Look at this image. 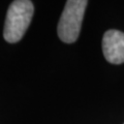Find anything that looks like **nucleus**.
<instances>
[{
  "mask_svg": "<svg viewBox=\"0 0 124 124\" xmlns=\"http://www.w3.org/2000/svg\"><path fill=\"white\" fill-rule=\"evenodd\" d=\"M102 52L110 63H124V33L115 29L108 30L102 37Z\"/></svg>",
  "mask_w": 124,
  "mask_h": 124,
  "instance_id": "7ed1b4c3",
  "label": "nucleus"
},
{
  "mask_svg": "<svg viewBox=\"0 0 124 124\" xmlns=\"http://www.w3.org/2000/svg\"><path fill=\"white\" fill-rule=\"evenodd\" d=\"M87 4L86 0L66 1L57 27L58 36L63 42L72 44L78 39Z\"/></svg>",
  "mask_w": 124,
  "mask_h": 124,
  "instance_id": "f03ea898",
  "label": "nucleus"
},
{
  "mask_svg": "<svg viewBox=\"0 0 124 124\" xmlns=\"http://www.w3.org/2000/svg\"><path fill=\"white\" fill-rule=\"evenodd\" d=\"M34 13L33 3L29 0H16L8 7L3 30L7 42L15 44L24 36Z\"/></svg>",
  "mask_w": 124,
  "mask_h": 124,
  "instance_id": "f257e3e1",
  "label": "nucleus"
}]
</instances>
